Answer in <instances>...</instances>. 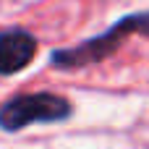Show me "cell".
I'll use <instances>...</instances> for the list:
<instances>
[{
	"mask_svg": "<svg viewBox=\"0 0 149 149\" xmlns=\"http://www.w3.org/2000/svg\"><path fill=\"white\" fill-rule=\"evenodd\" d=\"M131 34H149V13H134V16H126L120 18L115 26H110L105 34L94 37V39H86L71 50H55L52 52V63L60 65V68H84L89 63H100L105 60L107 55H113L126 37Z\"/></svg>",
	"mask_w": 149,
	"mask_h": 149,
	"instance_id": "1",
	"label": "cell"
},
{
	"mask_svg": "<svg viewBox=\"0 0 149 149\" xmlns=\"http://www.w3.org/2000/svg\"><path fill=\"white\" fill-rule=\"evenodd\" d=\"M68 115H71V105L65 97L52 92H37L5 102L0 107V128L18 131L29 123H55V120H65Z\"/></svg>",
	"mask_w": 149,
	"mask_h": 149,
	"instance_id": "2",
	"label": "cell"
},
{
	"mask_svg": "<svg viewBox=\"0 0 149 149\" xmlns=\"http://www.w3.org/2000/svg\"><path fill=\"white\" fill-rule=\"evenodd\" d=\"M37 39L24 29L0 31V73H18L34 60Z\"/></svg>",
	"mask_w": 149,
	"mask_h": 149,
	"instance_id": "3",
	"label": "cell"
}]
</instances>
